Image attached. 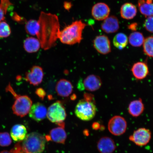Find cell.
Returning <instances> with one entry per match:
<instances>
[{"instance_id": "6da1fadb", "label": "cell", "mask_w": 153, "mask_h": 153, "mask_svg": "<svg viewBox=\"0 0 153 153\" xmlns=\"http://www.w3.org/2000/svg\"><path fill=\"white\" fill-rule=\"evenodd\" d=\"M39 25L37 35L41 47L46 50L55 45L60 31L59 20L56 15L42 12L38 20Z\"/></svg>"}, {"instance_id": "7a4b0ae2", "label": "cell", "mask_w": 153, "mask_h": 153, "mask_svg": "<svg viewBox=\"0 0 153 153\" xmlns=\"http://www.w3.org/2000/svg\"><path fill=\"white\" fill-rule=\"evenodd\" d=\"M86 25L81 20L76 21L60 30L58 38L61 42L72 45L81 42L82 39V32Z\"/></svg>"}, {"instance_id": "3957f363", "label": "cell", "mask_w": 153, "mask_h": 153, "mask_svg": "<svg viewBox=\"0 0 153 153\" xmlns=\"http://www.w3.org/2000/svg\"><path fill=\"white\" fill-rule=\"evenodd\" d=\"M97 111L94 96L91 94L87 93H85L84 98L78 101L74 111L78 118L85 121L92 120Z\"/></svg>"}, {"instance_id": "277c9868", "label": "cell", "mask_w": 153, "mask_h": 153, "mask_svg": "<svg viewBox=\"0 0 153 153\" xmlns=\"http://www.w3.org/2000/svg\"><path fill=\"white\" fill-rule=\"evenodd\" d=\"M46 139L41 134L34 132L27 135L22 144L24 153H42L45 150Z\"/></svg>"}, {"instance_id": "5b68a950", "label": "cell", "mask_w": 153, "mask_h": 153, "mask_svg": "<svg viewBox=\"0 0 153 153\" xmlns=\"http://www.w3.org/2000/svg\"><path fill=\"white\" fill-rule=\"evenodd\" d=\"M67 114L65 109L60 101H57L49 107L47 110V117L52 123L58 124L59 126L64 127V121Z\"/></svg>"}, {"instance_id": "8992f818", "label": "cell", "mask_w": 153, "mask_h": 153, "mask_svg": "<svg viewBox=\"0 0 153 153\" xmlns=\"http://www.w3.org/2000/svg\"><path fill=\"white\" fill-rule=\"evenodd\" d=\"M14 96L16 100L12 106L13 113L17 116L24 117L29 112L32 101L28 96L18 95L15 94Z\"/></svg>"}, {"instance_id": "52a82bcc", "label": "cell", "mask_w": 153, "mask_h": 153, "mask_svg": "<svg viewBox=\"0 0 153 153\" xmlns=\"http://www.w3.org/2000/svg\"><path fill=\"white\" fill-rule=\"evenodd\" d=\"M108 128L113 135L119 136L125 132L127 128V122L122 117L116 116L108 122Z\"/></svg>"}, {"instance_id": "ba28073f", "label": "cell", "mask_w": 153, "mask_h": 153, "mask_svg": "<svg viewBox=\"0 0 153 153\" xmlns=\"http://www.w3.org/2000/svg\"><path fill=\"white\" fill-rule=\"evenodd\" d=\"M152 133L150 130L140 128L134 132L133 134L129 137L130 140L136 145L143 146L148 144L150 141Z\"/></svg>"}, {"instance_id": "9c48e42d", "label": "cell", "mask_w": 153, "mask_h": 153, "mask_svg": "<svg viewBox=\"0 0 153 153\" xmlns=\"http://www.w3.org/2000/svg\"><path fill=\"white\" fill-rule=\"evenodd\" d=\"M44 77L42 68L38 66H34L26 72L25 79L30 85L38 86L42 83Z\"/></svg>"}, {"instance_id": "30bf717a", "label": "cell", "mask_w": 153, "mask_h": 153, "mask_svg": "<svg viewBox=\"0 0 153 153\" xmlns=\"http://www.w3.org/2000/svg\"><path fill=\"white\" fill-rule=\"evenodd\" d=\"M93 45L96 50L101 54H108L111 51L110 40L105 35L97 36L94 40Z\"/></svg>"}, {"instance_id": "8fae6325", "label": "cell", "mask_w": 153, "mask_h": 153, "mask_svg": "<svg viewBox=\"0 0 153 153\" xmlns=\"http://www.w3.org/2000/svg\"><path fill=\"white\" fill-rule=\"evenodd\" d=\"M30 118L35 121L39 122L46 117L47 110L45 105L40 102L35 103L32 105L29 112Z\"/></svg>"}, {"instance_id": "7c38bea8", "label": "cell", "mask_w": 153, "mask_h": 153, "mask_svg": "<svg viewBox=\"0 0 153 153\" xmlns=\"http://www.w3.org/2000/svg\"><path fill=\"white\" fill-rule=\"evenodd\" d=\"M110 11V7L108 5L103 3H99L94 5L91 14L95 20L101 21L108 17Z\"/></svg>"}, {"instance_id": "4fadbf2b", "label": "cell", "mask_w": 153, "mask_h": 153, "mask_svg": "<svg viewBox=\"0 0 153 153\" xmlns=\"http://www.w3.org/2000/svg\"><path fill=\"white\" fill-rule=\"evenodd\" d=\"M84 89L91 92L95 91L100 88L102 85V82L100 76L91 74L84 79L83 83Z\"/></svg>"}, {"instance_id": "5bb4252c", "label": "cell", "mask_w": 153, "mask_h": 153, "mask_svg": "<svg viewBox=\"0 0 153 153\" xmlns=\"http://www.w3.org/2000/svg\"><path fill=\"white\" fill-rule=\"evenodd\" d=\"M131 71L134 77L138 80L145 79L149 73L148 65L143 62H138L134 64Z\"/></svg>"}, {"instance_id": "9a60e30c", "label": "cell", "mask_w": 153, "mask_h": 153, "mask_svg": "<svg viewBox=\"0 0 153 153\" xmlns=\"http://www.w3.org/2000/svg\"><path fill=\"white\" fill-rule=\"evenodd\" d=\"M64 128V127L59 126L52 129L50 132L49 135L46 137V140L64 144L67 138V135Z\"/></svg>"}, {"instance_id": "2e32d148", "label": "cell", "mask_w": 153, "mask_h": 153, "mask_svg": "<svg viewBox=\"0 0 153 153\" xmlns=\"http://www.w3.org/2000/svg\"><path fill=\"white\" fill-rule=\"evenodd\" d=\"M116 147L113 140L109 137H101L97 143V148L101 153H112Z\"/></svg>"}, {"instance_id": "e0dca14e", "label": "cell", "mask_w": 153, "mask_h": 153, "mask_svg": "<svg viewBox=\"0 0 153 153\" xmlns=\"http://www.w3.org/2000/svg\"><path fill=\"white\" fill-rule=\"evenodd\" d=\"M55 89L59 96L66 97L72 93L73 87L70 82L66 79H62L57 82Z\"/></svg>"}, {"instance_id": "ac0fdd59", "label": "cell", "mask_w": 153, "mask_h": 153, "mask_svg": "<svg viewBox=\"0 0 153 153\" xmlns=\"http://www.w3.org/2000/svg\"><path fill=\"white\" fill-rule=\"evenodd\" d=\"M119 23L117 18L111 16L104 20L101 25V28L106 33H114L119 29Z\"/></svg>"}, {"instance_id": "d6986e66", "label": "cell", "mask_w": 153, "mask_h": 153, "mask_svg": "<svg viewBox=\"0 0 153 153\" xmlns=\"http://www.w3.org/2000/svg\"><path fill=\"white\" fill-rule=\"evenodd\" d=\"M11 137L16 142L24 140L27 135L26 128L22 124H16L13 126L10 131Z\"/></svg>"}, {"instance_id": "ffe728a7", "label": "cell", "mask_w": 153, "mask_h": 153, "mask_svg": "<svg viewBox=\"0 0 153 153\" xmlns=\"http://www.w3.org/2000/svg\"><path fill=\"white\" fill-rule=\"evenodd\" d=\"M144 105L142 99L131 101L129 105L128 111L129 114L133 117H137L142 114L144 110Z\"/></svg>"}, {"instance_id": "44dd1931", "label": "cell", "mask_w": 153, "mask_h": 153, "mask_svg": "<svg viewBox=\"0 0 153 153\" xmlns=\"http://www.w3.org/2000/svg\"><path fill=\"white\" fill-rule=\"evenodd\" d=\"M137 9L135 5L131 3H126L122 6L120 15L122 18L131 20L134 18L137 14Z\"/></svg>"}, {"instance_id": "7402d4cb", "label": "cell", "mask_w": 153, "mask_h": 153, "mask_svg": "<svg viewBox=\"0 0 153 153\" xmlns=\"http://www.w3.org/2000/svg\"><path fill=\"white\" fill-rule=\"evenodd\" d=\"M41 47V43L39 40L35 38L28 37L24 41V48L28 53L37 52Z\"/></svg>"}, {"instance_id": "603a6c76", "label": "cell", "mask_w": 153, "mask_h": 153, "mask_svg": "<svg viewBox=\"0 0 153 153\" xmlns=\"http://www.w3.org/2000/svg\"><path fill=\"white\" fill-rule=\"evenodd\" d=\"M153 0H139L140 11L145 16H153Z\"/></svg>"}, {"instance_id": "cb8c5ba5", "label": "cell", "mask_w": 153, "mask_h": 153, "mask_svg": "<svg viewBox=\"0 0 153 153\" xmlns=\"http://www.w3.org/2000/svg\"><path fill=\"white\" fill-rule=\"evenodd\" d=\"M128 41V38L125 34L122 33H118L114 38L113 44L117 48L122 50L127 46Z\"/></svg>"}, {"instance_id": "d4e9b609", "label": "cell", "mask_w": 153, "mask_h": 153, "mask_svg": "<svg viewBox=\"0 0 153 153\" xmlns=\"http://www.w3.org/2000/svg\"><path fill=\"white\" fill-rule=\"evenodd\" d=\"M144 38L140 32H135L130 34L129 37V43L134 47H138L143 45Z\"/></svg>"}, {"instance_id": "484cf974", "label": "cell", "mask_w": 153, "mask_h": 153, "mask_svg": "<svg viewBox=\"0 0 153 153\" xmlns=\"http://www.w3.org/2000/svg\"><path fill=\"white\" fill-rule=\"evenodd\" d=\"M39 27L38 20H30L26 23V31L27 33L30 35L37 36L39 31Z\"/></svg>"}, {"instance_id": "4316f807", "label": "cell", "mask_w": 153, "mask_h": 153, "mask_svg": "<svg viewBox=\"0 0 153 153\" xmlns=\"http://www.w3.org/2000/svg\"><path fill=\"white\" fill-rule=\"evenodd\" d=\"M143 51L147 56L153 58V37L150 36L144 40L143 44Z\"/></svg>"}, {"instance_id": "83f0119b", "label": "cell", "mask_w": 153, "mask_h": 153, "mask_svg": "<svg viewBox=\"0 0 153 153\" xmlns=\"http://www.w3.org/2000/svg\"><path fill=\"white\" fill-rule=\"evenodd\" d=\"M11 33V28L9 25L4 21L0 22V38L8 37Z\"/></svg>"}, {"instance_id": "f1b7e54d", "label": "cell", "mask_w": 153, "mask_h": 153, "mask_svg": "<svg viewBox=\"0 0 153 153\" xmlns=\"http://www.w3.org/2000/svg\"><path fill=\"white\" fill-rule=\"evenodd\" d=\"M12 140L9 134L7 132L0 133V146L5 147L9 146Z\"/></svg>"}, {"instance_id": "f546056e", "label": "cell", "mask_w": 153, "mask_h": 153, "mask_svg": "<svg viewBox=\"0 0 153 153\" xmlns=\"http://www.w3.org/2000/svg\"><path fill=\"white\" fill-rule=\"evenodd\" d=\"M144 27L148 31L153 33V16L147 18L144 22Z\"/></svg>"}, {"instance_id": "4dcf8cb0", "label": "cell", "mask_w": 153, "mask_h": 153, "mask_svg": "<svg viewBox=\"0 0 153 153\" xmlns=\"http://www.w3.org/2000/svg\"><path fill=\"white\" fill-rule=\"evenodd\" d=\"M12 5V4L10 2L9 0H1L0 6L4 11L6 14L9 10L11 9V7L13 6Z\"/></svg>"}, {"instance_id": "1f68e13d", "label": "cell", "mask_w": 153, "mask_h": 153, "mask_svg": "<svg viewBox=\"0 0 153 153\" xmlns=\"http://www.w3.org/2000/svg\"><path fill=\"white\" fill-rule=\"evenodd\" d=\"M11 18L13 20L18 22V23L22 24L26 22H27L25 18L19 16L16 13L13 12L11 13Z\"/></svg>"}, {"instance_id": "d6a6232c", "label": "cell", "mask_w": 153, "mask_h": 153, "mask_svg": "<svg viewBox=\"0 0 153 153\" xmlns=\"http://www.w3.org/2000/svg\"><path fill=\"white\" fill-rule=\"evenodd\" d=\"M10 152L12 153H24L22 150V146L20 143L15 145L14 148L12 149Z\"/></svg>"}, {"instance_id": "836d02e7", "label": "cell", "mask_w": 153, "mask_h": 153, "mask_svg": "<svg viewBox=\"0 0 153 153\" xmlns=\"http://www.w3.org/2000/svg\"><path fill=\"white\" fill-rule=\"evenodd\" d=\"M36 94L40 98L43 99L45 97L46 93L45 92L42 88H40L37 89L36 91Z\"/></svg>"}, {"instance_id": "e575fe53", "label": "cell", "mask_w": 153, "mask_h": 153, "mask_svg": "<svg viewBox=\"0 0 153 153\" xmlns=\"http://www.w3.org/2000/svg\"><path fill=\"white\" fill-rule=\"evenodd\" d=\"M6 13L0 6V22L4 20L5 19V15Z\"/></svg>"}, {"instance_id": "d590c367", "label": "cell", "mask_w": 153, "mask_h": 153, "mask_svg": "<svg viewBox=\"0 0 153 153\" xmlns=\"http://www.w3.org/2000/svg\"><path fill=\"white\" fill-rule=\"evenodd\" d=\"M72 7L71 3L69 2H65L64 4V7L67 10H69Z\"/></svg>"}, {"instance_id": "8d00e7d4", "label": "cell", "mask_w": 153, "mask_h": 153, "mask_svg": "<svg viewBox=\"0 0 153 153\" xmlns=\"http://www.w3.org/2000/svg\"><path fill=\"white\" fill-rule=\"evenodd\" d=\"M137 26V24L134 23L130 25L129 26V28L133 30H135Z\"/></svg>"}, {"instance_id": "74e56055", "label": "cell", "mask_w": 153, "mask_h": 153, "mask_svg": "<svg viewBox=\"0 0 153 153\" xmlns=\"http://www.w3.org/2000/svg\"><path fill=\"white\" fill-rule=\"evenodd\" d=\"M0 153H12L11 152H9L7 151H3L0 152Z\"/></svg>"}]
</instances>
